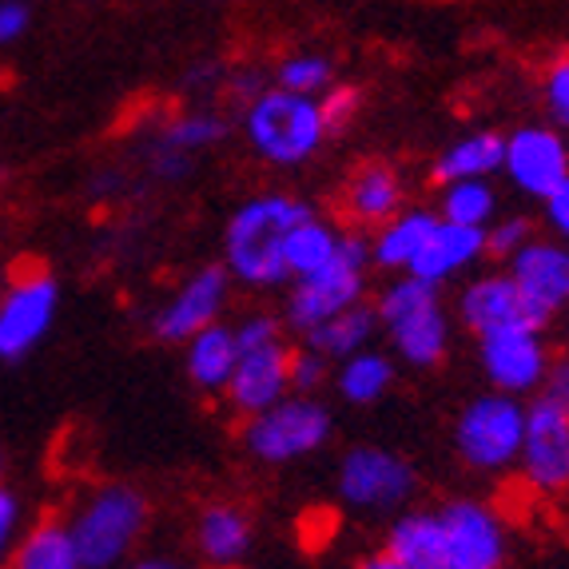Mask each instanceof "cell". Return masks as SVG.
Returning a JSON list of instances; mask_svg holds the SVG:
<instances>
[{
	"label": "cell",
	"instance_id": "1",
	"mask_svg": "<svg viewBox=\"0 0 569 569\" xmlns=\"http://www.w3.org/2000/svg\"><path fill=\"white\" fill-rule=\"evenodd\" d=\"M311 203L295 200V196H256L247 200L223 228V267L236 283L251 291H271L287 283V236H291L303 219H311Z\"/></svg>",
	"mask_w": 569,
	"mask_h": 569
},
{
	"label": "cell",
	"instance_id": "2",
	"mask_svg": "<svg viewBox=\"0 0 569 569\" xmlns=\"http://www.w3.org/2000/svg\"><path fill=\"white\" fill-rule=\"evenodd\" d=\"M64 522L84 569H120L123 561L136 558L143 533L152 526V502L128 482H104L88 490Z\"/></svg>",
	"mask_w": 569,
	"mask_h": 569
},
{
	"label": "cell",
	"instance_id": "3",
	"mask_svg": "<svg viewBox=\"0 0 569 569\" xmlns=\"http://www.w3.org/2000/svg\"><path fill=\"white\" fill-rule=\"evenodd\" d=\"M367 271H370V236L367 231H342L339 256L307 279H295L287 291L283 327L311 335L319 323L335 319L355 303H367Z\"/></svg>",
	"mask_w": 569,
	"mask_h": 569
},
{
	"label": "cell",
	"instance_id": "4",
	"mask_svg": "<svg viewBox=\"0 0 569 569\" xmlns=\"http://www.w3.org/2000/svg\"><path fill=\"white\" fill-rule=\"evenodd\" d=\"M335 435V415L315 395H287L276 407L243 418L239 442L256 462L263 466H291L319 455Z\"/></svg>",
	"mask_w": 569,
	"mask_h": 569
},
{
	"label": "cell",
	"instance_id": "5",
	"mask_svg": "<svg viewBox=\"0 0 569 569\" xmlns=\"http://www.w3.org/2000/svg\"><path fill=\"white\" fill-rule=\"evenodd\" d=\"M243 132L247 143L276 168L307 163L327 143L319 100L287 88H267L256 104L243 108Z\"/></svg>",
	"mask_w": 569,
	"mask_h": 569
},
{
	"label": "cell",
	"instance_id": "6",
	"mask_svg": "<svg viewBox=\"0 0 569 569\" xmlns=\"http://www.w3.org/2000/svg\"><path fill=\"white\" fill-rule=\"evenodd\" d=\"M526 438V402L502 395V390H486L466 402L455 418V450L466 470L475 475H506L518 470Z\"/></svg>",
	"mask_w": 569,
	"mask_h": 569
},
{
	"label": "cell",
	"instance_id": "7",
	"mask_svg": "<svg viewBox=\"0 0 569 569\" xmlns=\"http://www.w3.org/2000/svg\"><path fill=\"white\" fill-rule=\"evenodd\" d=\"M339 502L367 518H395L410 510L418 493V470L410 458L387 447H351L339 458V475H335Z\"/></svg>",
	"mask_w": 569,
	"mask_h": 569
},
{
	"label": "cell",
	"instance_id": "8",
	"mask_svg": "<svg viewBox=\"0 0 569 569\" xmlns=\"http://www.w3.org/2000/svg\"><path fill=\"white\" fill-rule=\"evenodd\" d=\"M438 518L447 530V569H506L510 530L486 498H450Z\"/></svg>",
	"mask_w": 569,
	"mask_h": 569
},
{
	"label": "cell",
	"instance_id": "9",
	"mask_svg": "<svg viewBox=\"0 0 569 569\" xmlns=\"http://www.w3.org/2000/svg\"><path fill=\"white\" fill-rule=\"evenodd\" d=\"M518 475L541 498L569 493V410L550 399H533L526 407V438L518 455Z\"/></svg>",
	"mask_w": 569,
	"mask_h": 569
},
{
	"label": "cell",
	"instance_id": "10",
	"mask_svg": "<svg viewBox=\"0 0 569 569\" xmlns=\"http://www.w3.org/2000/svg\"><path fill=\"white\" fill-rule=\"evenodd\" d=\"M60 307V287L48 271H29L0 299V362L29 359L40 347Z\"/></svg>",
	"mask_w": 569,
	"mask_h": 569
},
{
	"label": "cell",
	"instance_id": "11",
	"mask_svg": "<svg viewBox=\"0 0 569 569\" xmlns=\"http://www.w3.org/2000/svg\"><path fill=\"white\" fill-rule=\"evenodd\" d=\"M506 276L522 291L526 311H530L538 331H546L569 307V247L558 239H530L506 263Z\"/></svg>",
	"mask_w": 569,
	"mask_h": 569
},
{
	"label": "cell",
	"instance_id": "12",
	"mask_svg": "<svg viewBox=\"0 0 569 569\" xmlns=\"http://www.w3.org/2000/svg\"><path fill=\"white\" fill-rule=\"evenodd\" d=\"M550 362L553 355L541 331H502L478 339V367H482L490 390H502L513 399L541 390Z\"/></svg>",
	"mask_w": 569,
	"mask_h": 569
},
{
	"label": "cell",
	"instance_id": "13",
	"mask_svg": "<svg viewBox=\"0 0 569 569\" xmlns=\"http://www.w3.org/2000/svg\"><path fill=\"white\" fill-rule=\"evenodd\" d=\"M502 171L522 196L546 200L569 180V143L558 128L526 123L513 136H506V163Z\"/></svg>",
	"mask_w": 569,
	"mask_h": 569
},
{
	"label": "cell",
	"instance_id": "14",
	"mask_svg": "<svg viewBox=\"0 0 569 569\" xmlns=\"http://www.w3.org/2000/svg\"><path fill=\"white\" fill-rule=\"evenodd\" d=\"M228 291H231L228 267L223 263L200 267V271L156 311L152 335L160 342H191L200 331H208L211 323H219V315L228 307Z\"/></svg>",
	"mask_w": 569,
	"mask_h": 569
},
{
	"label": "cell",
	"instance_id": "15",
	"mask_svg": "<svg viewBox=\"0 0 569 569\" xmlns=\"http://www.w3.org/2000/svg\"><path fill=\"white\" fill-rule=\"evenodd\" d=\"M458 323L475 339L486 335H502V331H538L526 311L522 291L513 287V279L506 271H490V276H478L458 291Z\"/></svg>",
	"mask_w": 569,
	"mask_h": 569
},
{
	"label": "cell",
	"instance_id": "16",
	"mask_svg": "<svg viewBox=\"0 0 569 569\" xmlns=\"http://www.w3.org/2000/svg\"><path fill=\"white\" fill-rule=\"evenodd\" d=\"M287 395H291V347L283 339L239 355L228 390H223V399L239 418H251L259 410L276 407Z\"/></svg>",
	"mask_w": 569,
	"mask_h": 569
},
{
	"label": "cell",
	"instance_id": "17",
	"mask_svg": "<svg viewBox=\"0 0 569 569\" xmlns=\"http://www.w3.org/2000/svg\"><path fill=\"white\" fill-rule=\"evenodd\" d=\"M342 211L359 231H379L407 211V183L387 160H367L342 183Z\"/></svg>",
	"mask_w": 569,
	"mask_h": 569
},
{
	"label": "cell",
	"instance_id": "18",
	"mask_svg": "<svg viewBox=\"0 0 569 569\" xmlns=\"http://www.w3.org/2000/svg\"><path fill=\"white\" fill-rule=\"evenodd\" d=\"M191 541H196V558L203 561V569H243L256 546V522L239 502L216 498L196 513Z\"/></svg>",
	"mask_w": 569,
	"mask_h": 569
},
{
	"label": "cell",
	"instance_id": "19",
	"mask_svg": "<svg viewBox=\"0 0 569 569\" xmlns=\"http://www.w3.org/2000/svg\"><path fill=\"white\" fill-rule=\"evenodd\" d=\"M382 550L407 569H447V530L438 510H402L390 518Z\"/></svg>",
	"mask_w": 569,
	"mask_h": 569
},
{
	"label": "cell",
	"instance_id": "20",
	"mask_svg": "<svg viewBox=\"0 0 569 569\" xmlns=\"http://www.w3.org/2000/svg\"><path fill=\"white\" fill-rule=\"evenodd\" d=\"M482 256H486V228H458V223L438 219L435 236L418 251V259L410 263L407 276H418L438 287L442 279H455L458 271H466V267L478 263Z\"/></svg>",
	"mask_w": 569,
	"mask_h": 569
},
{
	"label": "cell",
	"instance_id": "21",
	"mask_svg": "<svg viewBox=\"0 0 569 569\" xmlns=\"http://www.w3.org/2000/svg\"><path fill=\"white\" fill-rule=\"evenodd\" d=\"M502 163H506V136L486 128V132L462 136L450 148H442L435 156V163H430V180L438 188H450V183H462V180H490L493 171H502Z\"/></svg>",
	"mask_w": 569,
	"mask_h": 569
},
{
	"label": "cell",
	"instance_id": "22",
	"mask_svg": "<svg viewBox=\"0 0 569 569\" xmlns=\"http://www.w3.org/2000/svg\"><path fill=\"white\" fill-rule=\"evenodd\" d=\"M4 569H84V561H80L77 541L68 533L64 518L44 513V518L20 530Z\"/></svg>",
	"mask_w": 569,
	"mask_h": 569
},
{
	"label": "cell",
	"instance_id": "23",
	"mask_svg": "<svg viewBox=\"0 0 569 569\" xmlns=\"http://www.w3.org/2000/svg\"><path fill=\"white\" fill-rule=\"evenodd\" d=\"M438 219L442 216H435L430 208H407L399 219H390L387 228H379L370 236V267H382V271H410L418 251L435 236Z\"/></svg>",
	"mask_w": 569,
	"mask_h": 569
},
{
	"label": "cell",
	"instance_id": "24",
	"mask_svg": "<svg viewBox=\"0 0 569 569\" xmlns=\"http://www.w3.org/2000/svg\"><path fill=\"white\" fill-rule=\"evenodd\" d=\"M236 362H239L236 327L228 323H211L208 331H200L188 342V355H183V370H188L191 387L203 390V395H223Z\"/></svg>",
	"mask_w": 569,
	"mask_h": 569
},
{
	"label": "cell",
	"instance_id": "25",
	"mask_svg": "<svg viewBox=\"0 0 569 569\" xmlns=\"http://www.w3.org/2000/svg\"><path fill=\"white\" fill-rule=\"evenodd\" d=\"M387 335L395 355L415 370H435L450 355V315L442 311V303L387 327Z\"/></svg>",
	"mask_w": 569,
	"mask_h": 569
},
{
	"label": "cell",
	"instance_id": "26",
	"mask_svg": "<svg viewBox=\"0 0 569 569\" xmlns=\"http://www.w3.org/2000/svg\"><path fill=\"white\" fill-rule=\"evenodd\" d=\"M379 331V315H375V303H355L347 311H339L335 319L319 323L311 335H303V347H311L315 355L323 359H351V355L367 351V342Z\"/></svg>",
	"mask_w": 569,
	"mask_h": 569
},
{
	"label": "cell",
	"instance_id": "27",
	"mask_svg": "<svg viewBox=\"0 0 569 569\" xmlns=\"http://www.w3.org/2000/svg\"><path fill=\"white\" fill-rule=\"evenodd\" d=\"M390 387H395V359L382 351L351 355V359L339 362V375H335L339 399L351 402V407H375Z\"/></svg>",
	"mask_w": 569,
	"mask_h": 569
},
{
	"label": "cell",
	"instance_id": "28",
	"mask_svg": "<svg viewBox=\"0 0 569 569\" xmlns=\"http://www.w3.org/2000/svg\"><path fill=\"white\" fill-rule=\"evenodd\" d=\"M339 239H342V231H335L327 219H319V216L303 219V223L287 236V271H291V279H307V276H315V271H323V267L339 256Z\"/></svg>",
	"mask_w": 569,
	"mask_h": 569
},
{
	"label": "cell",
	"instance_id": "29",
	"mask_svg": "<svg viewBox=\"0 0 569 569\" xmlns=\"http://www.w3.org/2000/svg\"><path fill=\"white\" fill-rule=\"evenodd\" d=\"M493 211H498V196H493L490 180H462L442 188V208L438 216L458 228H490Z\"/></svg>",
	"mask_w": 569,
	"mask_h": 569
},
{
	"label": "cell",
	"instance_id": "30",
	"mask_svg": "<svg viewBox=\"0 0 569 569\" xmlns=\"http://www.w3.org/2000/svg\"><path fill=\"white\" fill-rule=\"evenodd\" d=\"M438 303H442V299H438L435 283H427V279H418V276H402L382 287V295L375 299V315H379V327H395V323H402V319H410V315H422Z\"/></svg>",
	"mask_w": 569,
	"mask_h": 569
},
{
	"label": "cell",
	"instance_id": "31",
	"mask_svg": "<svg viewBox=\"0 0 569 569\" xmlns=\"http://www.w3.org/2000/svg\"><path fill=\"white\" fill-rule=\"evenodd\" d=\"M231 132V123L216 112H188V116H176L171 123H163L160 140L156 148H168V152H203L211 143H219L223 136Z\"/></svg>",
	"mask_w": 569,
	"mask_h": 569
},
{
	"label": "cell",
	"instance_id": "32",
	"mask_svg": "<svg viewBox=\"0 0 569 569\" xmlns=\"http://www.w3.org/2000/svg\"><path fill=\"white\" fill-rule=\"evenodd\" d=\"M335 84V64L323 52H299V57H287L276 68V88L287 92L311 96V92H327Z\"/></svg>",
	"mask_w": 569,
	"mask_h": 569
},
{
	"label": "cell",
	"instance_id": "33",
	"mask_svg": "<svg viewBox=\"0 0 569 569\" xmlns=\"http://www.w3.org/2000/svg\"><path fill=\"white\" fill-rule=\"evenodd\" d=\"M359 112H362V88L359 84H331L323 96H319V116H323L327 140L347 132Z\"/></svg>",
	"mask_w": 569,
	"mask_h": 569
},
{
	"label": "cell",
	"instance_id": "34",
	"mask_svg": "<svg viewBox=\"0 0 569 569\" xmlns=\"http://www.w3.org/2000/svg\"><path fill=\"white\" fill-rule=\"evenodd\" d=\"M530 239H538L533 219H526V216L498 219V223H490V228H486V256L498 259V263H510V259L518 256Z\"/></svg>",
	"mask_w": 569,
	"mask_h": 569
},
{
	"label": "cell",
	"instance_id": "35",
	"mask_svg": "<svg viewBox=\"0 0 569 569\" xmlns=\"http://www.w3.org/2000/svg\"><path fill=\"white\" fill-rule=\"evenodd\" d=\"M541 100H546V112L553 116V123L569 128V57H558L550 68H546Z\"/></svg>",
	"mask_w": 569,
	"mask_h": 569
},
{
	"label": "cell",
	"instance_id": "36",
	"mask_svg": "<svg viewBox=\"0 0 569 569\" xmlns=\"http://www.w3.org/2000/svg\"><path fill=\"white\" fill-rule=\"evenodd\" d=\"M327 362L323 355H315L311 347H295L291 351V395H315L327 382Z\"/></svg>",
	"mask_w": 569,
	"mask_h": 569
},
{
	"label": "cell",
	"instance_id": "37",
	"mask_svg": "<svg viewBox=\"0 0 569 569\" xmlns=\"http://www.w3.org/2000/svg\"><path fill=\"white\" fill-rule=\"evenodd\" d=\"M283 339V319L279 315H251V319H243V323L236 327V347L239 355L243 351H259V347H271V342Z\"/></svg>",
	"mask_w": 569,
	"mask_h": 569
},
{
	"label": "cell",
	"instance_id": "38",
	"mask_svg": "<svg viewBox=\"0 0 569 569\" xmlns=\"http://www.w3.org/2000/svg\"><path fill=\"white\" fill-rule=\"evenodd\" d=\"M20 530H24V502H20L17 490L0 486V569L9 566V553L17 546Z\"/></svg>",
	"mask_w": 569,
	"mask_h": 569
},
{
	"label": "cell",
	"instance_id": "39",
	"mask_svg": "<svg viewBox=\"0 0 569 569\" xmlns=\"http://www.w3.org/2000/svg\"><path fill=\"white\" fill-rule=\"evenodd\" d=\"M32 20V9L24 0H0V44H12V40L24 37Z\"/></svg>",
	"mask_w": 569,
	"mask_h": 569
},
{
	"label": "cell",
	"instance_id": "40",
	"mask_svg": "<svg viewBox=\"0 0 569 569\" xmlns=\"http://www.w3.org/2000/svg\"><path fill=\"white\" fill-rule=\"evenodd\" d=\"M538 395L541 399H550L553 407L569 410V355H558V359L550 362V375H546Z\"/></svg>",
	"mask_w": 569,
	"mask_h": 569
},
{
	"label": "cell",
	"instance_id": "41",
	"mask_svg": "<svg viewBox=\"0 0 569 569\" xmlns=\"http://www.w3.org/2000/svg\"><path fill=\"white\" fill-rule=\"evenodd\" d=\"M541 203H546V223H550V231L558 236V243L569 247V180L561 183L558 191H550Z\"/></svg>",
	"mask_w": 569,
	"mask_h": 569
},
{
	"label": "cell",
	"instance_id": "42",
	"mask_svg": "<svg viewBox=\"0 0 569 569\" xmlns=\"http://www.w3.org/2000/svg\"><path fill=\"white\" fill-rule=\"evenodd\" d=\"M152 171L163 183H180L191 176V156L188 152H168V148H152Z\"/></svg>",
	"mask_w": 569,
	"mask_h": 569
},
{
	"label": "cell",
	"instance_id": "43",
	"mask_svg": "<svg viewBox=\"0 0 569 569\" xmlns=\"http://www.w3.org/2000/svg\"><path fill=\"white\" fill-rule=\"evenodd\" d=\"M228 92L236 96L239 104H256L259 96L267 92V80H263V72H256V68H247V72H239V77H231L228 80Z\"/></svg>",
	"mask_w": 569,
	"mask_h": 569
},
{
	"label": "cell",
	"instance_id": "44",
	"mask_svg": "<svg viewBox=\"0 0 569 569\" xmlns=\"http://www.w3.org/2000/svg\"><path fill=\"white\" fill-rule=\"evenodd\" d=\"M120 569H191V561L176 558V553H136V558L123 561Z\"/></svg>",
	"mask_w": 569,
	"mask_h": 569
},
{
	"label": "cell",
	"instance_id": "45",
	"mask_svg": "<svg viewBox=\"0 0 569 569\" xmlns=\"http://www.w3.org/2000/svg\"><path fill=\"white\" fill-rule=\"evenodd\" d=\"M355 569H407V566L390 558L387 550H370V553H362V558L355 561Z\"/></svg>",
	"mask_w": 569,
	"mask_h": 569
},
{
	"label": "cell",
	"instance_id": "46",
	"mask_svg": "<svg viewBox=\"0 0 569 569\" xmlns=\"http://www.w3.org/2000/svg\"><path fill=\"white\" fill-rule=\"evenodd\" d=\"M0 486H4V455H0Z\"/></svg>",
	"mask_w": 569,
	"mask_h": 569
},
{
	"label": "cell",
	"instance_id": "47",
	"mask_svg": "<svg viewBox=\"0 0 569 569\" xmlns=\"http://www.w3.org/2000/svg\"><path fill=\"white\" fill-rule=\"evenodd\" d=\"M566 339H569V323H566Z\"/></svg>",
	"mask_w": 569,
	"mask_h": 569
}]
</instances>
